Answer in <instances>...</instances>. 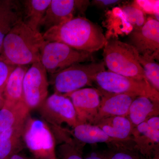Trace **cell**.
I'll return each mask as SVG.
<instances>
[{
	"instance_id": "6da1fadb",
	"label": "cell",
	"mask_w": 159,
	"mask_h": 159,
	"mask_svg": "<svg viewBox=\"0 0 159 159\" xmlns=\"http://www.w3.org/2000/svg\"><path fill=\"white\" fill-rule=\"evenodd\" d=\"M44 40L62 43L78 51L92 53L104 47L107 38L99 26L83 16H77L45 31Z\"/></svg>"
},
{
	"instance_id": "7a4b0ae2",
	"label": "cell",
	"mask_w": 159,
	"mask_h": 159,
	"mask_svg": "<svg viewBox=\"0 0 159 159\" xmlns=\"http://www.w3.org/2000/svg\"><path fill=\"white\" fill-rule=\"evenodd\" d=\"M44 41L43 34L33 31L21 21L5 38L0 59L16 66L39 62L40 49Z\"/></svg>"
},
{
	"instance_id": "3957f363",
	"label": "cell",
	"mask_w": 159,
	"mask_h": 159,
	"mask_svg": "<svg viewBox=\"0 0 159 159\" xmlns=\"http://www.w3.org/2000/svg\"><path fill=\"white\" fill-rule=\"evenodd\" d=\"M139 55L131 45L114 38H107L103 47V62L108 70L125 77L148 81L139 62Z\"/></svg>"
},
{
	"instance_id": "277c9868",
	"label": "cell",
	"mask_w": 159,
	"mask_h": 159,
	"mask_svg": "<svg viewBox=\"0 0 159 159\" xmlns=\"http://www.w3.org/2000/svg\"><path fill=\"white\" fill-rule=\"evenodd\" d=\"M93 60L92 53L78 51L57 42L44 40L40 49V62L51 74L73 65Z\"/></svg>"
},
{
	"instance_id": "5b68a950",
	"label": "cell",
	"mask_w": 159,
	"mask_h": 159,
	"mask_svg": "<svg viewBox=\"0 0 159 159\" xmlns=\"http://www.w3.org/2000/svg\"><path fill=\"white\" fill-rule=\"evenodd\" d=\"M104 70L103 62L76 64L51 74V83L54 86V93L64 95L92 85L96 75Z\"/></svg>"
},
{
	"instance_id": "8992f818",
	"label": "cell",
	"mask_w": 159,
	"mask_h": 159,
	"mask_svg": "<svg viewBox=\"0 0 159 159\" xmlns=\"http://www.w3.org/2000/svg\"><path fill=\"white\" fill-rule=\"evenodd\" d=\"M24 144L36 159H57L54 134L47 122L28 116L22 133Z\"/></svg>"
},
{
	"instance_id": "52a82bcc",
	"label": "cell",
	"mask_w": 159,
	"mask_h": 159,
	"mask_svg": "<svg viewBox=\"0 0 159 159\" xmlns=\"http://www.w3.org/2000/svg\"><path fill=\"white\" fill-rule=\"evenodd\" d=\"M94 82L97 83L100 89L108 93L145 96L159 101L158 91L148 81L125 77L105 70L96 75Z\"/></svg>"
},
{
	"instance_id": "ba28073f",
	"label": "cell",
	"mask_w": 159,
	"mask_h": 159,
	"mask_svg": "<svg viewBox=\"0 0 159 159\" xmlns=\"http://www.w3.org/2000/svg\"><path fill=\"white\" fill-rule=\"evenodd\" d=\"M38 109L44 121L54 127L65 123L74 128L79 124L72 101L62 94L54 93L47 97Z\"/></svg>"
},
{
	"instance_id": "9c48e42d",
	"label": "cell",
	"mask_w": 159,
	"mask_h": 159,
	"mask_svg": "<svg viewBox=\"0 0 159 159\" xmlns=\"http://www.w3.org/2000/svg\"><path fill=\"white\" fill-rule=\"evenodd\" d=\"M49 83L47 72L40 62L29 68L23 82L24 101L29 111L38 109L48 97Z\"/></svg>"
},
{
	"instance_id": "30bf717a",
	"label": "cell",
	"mask_w": 159,
	"mask_h": 159,
	"mask_svg": "<svg viewBox=\"0 0 159 159\" xmlns=\"http://www.w3.org/2000/svg\"><path fill=\"white\" fill-rule=\"evenodd\" d=\"M63 95L68 97L72 101L79 124H93L101 102V95L99 89L86 88Z\"/></svg>"
},
{
	"instance_id": "8fae6325",
	"label": "cell",
	"mask_w": 159,
	"mask_h": 159,
	"mask_svg": "<svg viewBox=\"0 0 159 159\" xmlns=\"http://www.w3.org/2000/svg\"><path fill=\"white\" fill-rule=\"evenodd\" d=\"M132 139L134 147L144 156L154 158L159 155V116L149 118L134 126Z\"/></svg>"
},
{
	"instance_id": "7c38bea8",
	"label": "cell",
	"mask_w": 159,
	"mask_h": 159,
	"mask_svg": "<svg viewBox=\"0 0 159 159\" xmlns=\"http://www.w3.org/2000/svg\"><path fill=\"white\" fill-rule=\"evenodd\" d=\"M89 2L78 0H51L40 27H43L46 31L67 22L74 17L77 11H83Z\"/></svg>"
},
{
	"instance_id": "4fadbf2b",
	"label": "cell",
	"mask_w": 159,
	"mask_h": 159,
	"mask_svg": "<svg viewBox=\"0 0 159 159\" xmlns=\"http://www.w3.org/2000/svg\"><path fill=\"white\" fill-rule=\"evenodd\" d=\"M132 45L139 54H147L157 60L159 53V22L152 17L142 28L134 30L130 34Z\"/></svg>"
},
{
	"instance_id": "5bb4252c",
	"label": "cell",
	"mask_w": 159,
	"mask_h": 159,
	"mask_svg": "<svg viewBox=\"0 0 159 159\" xmlns=\"http://www.w3.org/2000/svg\"><path fill=\"white\" fill-rule=\"evenodd\" d=\"M101 95L99 111L93 125L112 116L127 117L132 102L137 96L127 94H115L98 89Z\"/></svg>"
},
{
	"instance_id": "9a60e30c",
	"label": "cell",
	"mask_w": 159,
	"mask_h": 159,
	"mask_svg": "<svg viewBox=\"0 0 159 159\" xmlns=\"http://www.w3.org/2000/svg\"><path fill=\"white\" fill-rule=\"evenodd\" d=\"M23 19V6L19 2L0 0V52L6 35Z\"/></svg>"
},
{
	"instance_id": "2e32d148",
	"label": "cell",
	"mask_w": 159,
	"mask_h": 159,
	"mask_svg": "<svg viewBox=\"0 0 159 159\" xmlns=\"http://www.w3.org/2000/svg\"><path fill=\"white\" fill-rule=\"evenodd\" d=\"M95 125L109 137L119 142L133 141L132 134L134 126L127 117H108L100 120Z\"/></svg>"
},
{
	"instance_id": "e0dca14e",
	"label": "cell",
	"mask_w": 159,
	"mask_h": 159,
	"mask_svg": "<svg viewBox=\"0 0 159 159\" xmlns=\"http://www.w3.org/2000/svg\"><path fill=\"white\" fill-rule=\"evenodd\" d=\"M28 69V66H17L12 71L3 92L4 106L13 107L25 104L23 98V82Z\"/></svg>"
},
{
	"instance_id": "ac0fdd59",
	"label": "cell",
	"mask_w": 159,
	"mask_h": 159,
	"mask_svg": "<svg viewBox=\"0 0 159 159\" xmlns=\"http://www.w3.org/2000/svg\"><path fill=\"white\" fill-rule=\"evenodd\" d=\"M159 101L145 96H139L134 99L129 110L127 117L134 126L147 119L159 116Z\"/></svg>"
},
{
	"instance_id": "d6986e66",
	"label": "cell",
	"mask_w": 159,
	"mask_h": 159,
	"mask_svg": "<svg viewBox=\"0 0 159 159\" xmlns=\"http://www.w3.org/2000/svg\"><path fill=\"white\" fill-rule=\"evenodd\" d=\"M25 122L0 133V159H9L22 150Z\"/></svg>"
},
{
	"instance_id": "ffe728a7",
	"label": "cell",
	"mask_w": 159,
	"mask_h": 159,
	"mask_svg": "<svg viewBox=\"0 0 159 159\" xmlns=\"http://www.w3.org/2000/svg\"><path fill=\"white\" fill-rule=\"evenodd\" d=\"M74 135L76 140L84 144L106 143L109 145L125 143L110 138L97 125L89 123H81L76 125L74 128Z\"/></svg>"
},
{
	"instance_id": "44dd1931",
	"label": "cell",
	"mask_w": 159,
	"mask_h": 159,
	"mask_svg": "<svg viewBox=\"0 0 159 159\" xmlns=\"http://www.w3.org/2000/svg\"><path fill=\"white\" fill-rule=\"evenodd\" d=\"M51 2V0L23 1V21L33 31L40 32V23Z\"/></svg>"
},
{
	"instance_id": "7402d4cb",
	"label": "cell",
	"mask_w": 159,
	"mask_h": 159,
	"mask_svg": "<svg viewBox=\"0 0 159 159\" xmlns=\"http://www.w3.org/2000/svg\"><path fill=\"white\" fill-rule=\"evenodd\" d=\"M29 112L25 104L13 107L4 106L0 109V133L24 123Z\"/></svg>"
},
{
	"instance_id": "603a6c76",
	"label": "cell",
	"mask_w": 159,
	"mask_h": 159,
	"mask_svg": "<svg viewBox=\"0 0 159 159\" xmlns=\"http://www.w3.org/2000/svg\"><path fill=\"white\" fill-rule=\"evenodd\" d=\"M106 159H159V155L148 158L140 153L134 147L133 142L117 143L108 145Z\"/></svg>"
},
{
	"instance_id": "cb8c5ba5",
	"label": "cell",
	"mask_w": 159,
	"mask_h": 159,
	"mask_svg": "<svg viewBox=\"0 0 159 159\" xmlns=\"http://www.w3.org/2000/svg\"><path fill=\"white\" fill-rule=\"evenodd\" d=\"M139 62L144 70L148 82L156 90L159 91V65L156 58L147 54H140Z\"/></svg>"
},
{
	"instance_id": "d4e9b609",
	"label": "cell",
	"mask_w": 159,
	"mask_h": 159,
	"mask_svg": "<svg viewBox=\"0 0 159 159\" xmlns=\"http://www.w3.org/2000/svg\"><path fill=\"white\" fill-rule=\"evenodd\" d=\"M85 144L68 139L58 148L57 159H84L83 148Z\"/></svg>"
},
{
	"instance_id": "484cf974",
	"label": "cell",
	"mask_w": 159,
	"mask_h": 159,
	"mask_svg": "<svg viewBox=\"0 0 159 159\" xmlns=\"http://www.w3.org/2000/svg\"><path fill=\"white\" fill-rule=\"evenodd\" d=\"M121 9L125 20L132 27L133 30L142 28L147 21L148 17L146 14L134 2L122 6Z\"/></svg>"
},
{
	"instance_id": "4316f807",
	"label": "cell",
	"mask_w": 159,
	"mask_h": 159,
	"mask_svg": "<svg viewBox=\"0 0 159 159\" xmlns=\"http://www.w3.org/2000/svg\"><path fill=\"white\" fill-rule=\"evenodd\" d=\"M134 3L145 14L151 15L152 18L159 21V1L139 0L134 1Z\"/></svg>"
},
{
	"instance_id": "83f0119b",
	"label": "cell",
	"mask_w": 159,
	"mask_h": 159,
	"mask_svg": "<svg viewBox=\"0 0 159 159\" xmlns=\"http://www.w3.org/2000/svg\"><path fill=\"white\" fill-rule=\"evenodd\" d=\"M16 67L0 59V92L3 93L9 77Z\"/></svg>"
},
{
	"instance_id": "f1b7e54d",
	"label": "cell",
	"mask_w": 159,
	"mask_h": 159,
	"mask_svg": "<svg viewBox=\"0 0 159 159\" xmlns=\"http://www.w3.org/2000/svg\"><path fill=\"white\" fill-rule=\"evenodd\" d=\"M121 2L122 1L119 0H94L92 2L93 5L102 8L113 7Z\"/></svg>"
},
{
	"instance_id": "f546056e",
	"label": "cell",
	"mask_w": 159,
	"mask_h": 159,
	"mask_svg": "<svg viewBox=\"0 0 159 159\" xmlns=\"http://www.w3.org/2000/svg\"><path fill=\"white\" fill-rule=\"evenodd\" d=\"M84 159H106L105 153L93 152L88 155Z\"/></svg>"
},
{
	"instance_id": "4dcf8cb0",
	"label": "cell",
	"mask_w": 159,
	"mask_h": 159,
	"mask_svg": "<svg viewBox=\"0 0 159 159\" xmlns=\"http://www.w3.org/2000/svg\"><path fill=\"white\" fill-rule=\"evenodd\" d=\"M9 159H31L27 157L24 156L22 155H21L19 153L13 155Z\"/></svg>"
},
{
	"instance_id": "1f68e13d",
	"label": "cell",
	"mask_w": 159,
	"mask_h": 159,
	"mask_svg": "<svg viewBox=\"0 0 159 159\" xmlns=\"http://www.w3.org/2000/svg\"><path fill=\"white\" fill-rule=\"evenodd\" d=\"M5 104V99L3 97V93L0 92V109L3 108Z\"/></svg>"
}]
</instances>
